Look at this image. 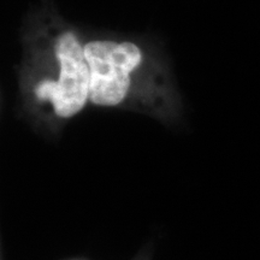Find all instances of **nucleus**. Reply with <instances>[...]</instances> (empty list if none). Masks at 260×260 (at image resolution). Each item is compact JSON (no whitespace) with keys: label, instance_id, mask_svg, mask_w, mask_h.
I'll use <instances>...</instances> for the list:
<instances>
[{"label":"nucleus","instance_id":"obj_4","mask_svg":"<svg viewBox=\"0 0 260 260\" xmlns=\"http://www.w3.org/2000/svg\"><path fill=\"white\" fill-rule=\"evenodd\" d=\"M65 260H88V259L82 258V256H77V258H70V259H65Z\"/></svg>","mask_w":260,"mask_h":260},{"label":"nucleus","instance_id":"obj_2","mask_svg":"<svg viewBox=\"0 0 260 260\" xmlns=\"http://www.w3.org/2000/svg\"><path fill=\"white\" fill-rule=\"evenodd\" d=\"M89 68V102L95 106L116 107L129 96L130 74L141 64L142 53L133 42L90 41L83 47Z\"/></svg>","mask_w":260,"mask_h":260},{"label":"nucleus","instance_id":"obj_3","mask_svg":"<svg viewBox=\"0 0 260 260\" xmlns=\"http://www.w3.org/2000/svg\"><path fill=\"white\" fill-rule=\"evenodd\" d=\"M154 255V243L153 241H149L145 243L141 247V249H139V252L133 256L130 260H153Z\"/></svg>","mask_w":260,"mask_h":260},{"label":"nucleus","instance_id":"obj_1","mask_svg":"<svg viewBox=\"0 0 260 260\" xmlns=\"http://www.w3.org/2000/svg\"><path fill=\"white\" fill-rule=\"evenodd\" d=\"M56 56L59 77L40 81L34 88V99L41 111L47 110L48 118L67 121L82 111L89 100V68L73 31L58 39Z\"/></svg>","mask_w":260,"mask_h":260}]
</instances>
